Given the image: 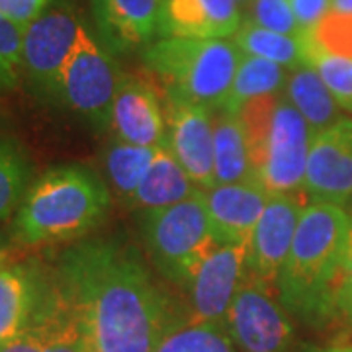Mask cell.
Masks as SVG:
<instances>
[{"mask_svg":"<svg viewBox=\"0 0 352 352\" xmlns=\"http://www.w3.org/2000/svg\"><path fill=\"white\" fill-rule=\"evenodd\" d=\"M76 309L92 352H157L175 314L135 247L90 239L61 254L51 272Z\"/></svg>","mask_w":352,"mask_h":352,"instance_id":"6da1fadb","label":"cell"},{"mask_svg":"<svg viewBox=\"0 0 352 352\" xmlns=\"http://www.w3.org/2000/svg\"><path fill=\"white\" fill-rule=\"evenodd\" d=\"M352 215L339 206L309 204L276 278L282 305L307 323L329 321L331 286L349 243Z\"/></svg>","mask_w":352,"mask_h":352,"instance_id":"7a4b0ae2","label":"cell"},{"mask_svg":"<svg viewBox=\"0 0 352 352\" xmlns=\"http://www.w3.org/2000/svg\"><path fill=\"white\" fill-rule=\"evenodd\" d=\"M110 206L102 178L80 164L51 168L28 188L12 227V239L41 247L76 239L100 223Z\"/></svg>","mask_w":352,"mask_h":352,"instance_id":"3957f363","label":"cell"},{"mask_svg":"<svg viewBox=\"0 0 352 352\" xmlns=\"http://www.w3.org/2000/svg\"><path fill=\"white\" fill-rule=\"evenodd\" d=\"M237 116L256 182L270 196H303L307 155L315 133L305 118L280 94L247 102Z\"/></svg>","mask_w":352,"mask_h":352,"instance_id":"277c9868","label":"cell"},{"mask_svg":"<svg viewBox=\"0 0 352 352\" xmlns=\"http://www.w3.org/2000/svg\"><path fill=\"white\" fill-rule=\"evenodd\" d=\"M243 51L227 39L161 38L143 50V63L166 94L208 110L223 106Z\"/></svg>","mask_w":352,"mask_h":352,"instance_id":"5b68a950","label":"cell"},{"mask_svg":"<svg viewBox=\"0 0 352 352\" xmlns=\"http://www.w3.org/2000/svg\"><path fill=\"white\" fill-rule=\"evenodd\" d=\"M143 235L155 266L168 280L186 286L217 247L204 190L175 206L147 212Z\"/></svg>","mask_w":352,"mask_h":352,"instance_id":"8992f818","label":"cell"},{"mask_svg":"<svg viewBox=\"0 0 352 352\" xmlns=\"http://www.w3.org/2000/svg\"><path fill=\"white\" fill-rule=\"evenodd\" d=\"M82 25L75 6L69 0H59L24 30L22 71L41 98L59 100L65 65Z\"/></svg>","mask_w":352,"mask_h":352,"instance_id":"52a82bcc","label":"cell"},{"mask_svg":"<svg viewBox=\"0 0 352 352\" xmlns=\"http://www.w3.org/2000/svg\"><path fill=\"white\" fill-rule=\"evenodd\" d=\"M120 73L110 51L98 43L87 25L80 28L76 45L61 76L59 100L90 120L98 129L112 126V108Z\"/></svg>","mask_w":352,"mask_h":352,"instance_id":"ba28073f","label":"cell"},{"mask_svg":"<svg viewBox=\"0 0 352 352\" xmlns=\"http://www.w3.org/2000/svg\"><path fill=\"white\" fill-rule=\"evenodd\" d=\"M227 331L243 352H288L294 331L270 286L245 276L227 314Z\"/></svg>","mask_w":352,"mask_h":352,"instance_id":"9c48e42d","label":"cell"},{"mask_svg":"<svg viewBox=\"0 0 352 352\" xmlns=\"http://www.w3.org/2000/svg\"><path fill=\"white\" fill-rule=\"evenodd\" d=\"M303 198L311 204L346 206L352 200V120L339 118L335 124L314 133Z\"/></svg>","mask_w":352,"mask_h":352,"instance_id":"30bf717a","label":"cell"},{"mask_svg":"<svg viewBox=\"0 0 352 352\" xmlns=\"http://www.w3.org/2000/svg\"><path fill=\"white\" fill-rule=\"evenodd\" d=\"M164 143L200 190L215 186L212 110L164 92Z\"/></svg>","mask_w":352,"mask_h":352,"instance_id":"8fae6325","label":"cell"},{"mask_svg":"<svg viewBox=\"0 0 352 352\" xmlns=\"http://www.w3.org/2000/svg\"><path fill=\"white\" fill-rule=\"evenodd\" d=\"M247 245H217L186 284L188 323L226 325L229 307L245 278Z\"/></svg>","mask_w":352,"mask_h":352,"instance_id":"7c38bea8","label":"cell"},{"mask_svg":"<svg viewBox=\"0 0 352 352\" xmlns=\"http://www.w3.org/2000/svg\"><path fill=\"white\" fill-rule=\"evenodd\" d=\"M112 127L120 141L159 147L166 139L164 90L155 76L120 75L112 108Z\"/></svg>","mask_w":352,"mask_h":352,"instance_id":"4fadbf2b","label":"cell"},{"mask_svg":"<svg viewBox=\"0 0 352 352\" xmlns=\"http://www.w3.org/2000/svg\"><path fill=\"white\" fill-rule=\"evenodd\" d=\"M303 214L302 196L274 194L247 243L245 276L263 284H276L278 272L288 256L296 227Z\"/></svg>","mask_w":352,"mask_h":352,"instance_id":"5bb4252c","label":"cell"},{"mask_svg":"<svg viewBox=\"0 0 352 352\" xmlns=\"http://www.w3.org/2000/svg\"><path fill=\"white\" fill-rule=\"evenodd\" d=\"M204 196L217 245H247L270 198L261 182L215 184Z\"/></svg>","mask_w":352,"mask_h":352,"instance_id":"9a60e30c","label":"cell"},{"mask_svg":"<svg viewBox=\"0 0 352 352\" xmlns=\"http://www.w3.org/2000/svg\"><path fill=\"white\" fill-rule=\"evenodd\" d=\"M241 22L237 0H163L159 36L223 39L233 36Z\"/></svg>","mask_w":352,"mask_h":352,"instance_id":"2e32d148","label":"cell"},{"mask_svg":"<svg viewBox=\"0 0 352 352\" xmlns=\"http://www.w3.org/2000/svg\"><path fill=\"white\" fill-rule=\"evenodd\" d=\"M96 30L104 47L126 53L147 47L159 36L163 0H90Z\"/></svg>","mask_w":352,"mask_h":352,"instance_id":"e0dca14e","label":"cell"},{"mask_svg":"<svg viewBox=\"0 0 352 352\" xmlns=\"http://www.w3.org/2000/svg\"><path fill=\"white\" fill-rule=\"evenodd\" d=\"M32 327L41 331L45 352H92L80 317L51 276L41 274V289Z\"/></svg>","mask_w":352,"mask_h":352,"instance_id":"ac0fdd59","label":"cell"},{"mask_svg":"<svg viewBox=\"0 0 352 352\" xmlns=\"http://www.w3.org/2000/svg\"><path fill=\"white\" fill-rule=\"evenodd\" d=\"M41 274L34 266H0V344L16 339L34 323Z\"/></svg>","mask_w":352,"mask_h":352,"instance_id":"d6986e66","label":"cell"},{"mask_svg":"<svg viewBox=\"0 0 352 352\" xmlns=\"http://www.w3.org/2000/svg\"><path fill=\"white\" fill-rule=\"evenodd\" d=\"M198 190L200 188L194 186L192 178L186 175L182 164L176 161L168 145L163 143L157 147L147 173L141 178L138 190L133 192L129 201L135 208L151 212L175 206L196 194Z\"/></svg>","mask_w":352,"mask_h":352,"instance_id":"ffe728a7","label":"cell"},{"mask_svg":"<svg viewBox=\"0 0 352 352\" xmlns=\"http://www.w3.org/2000/svg\"><path fill=\"white\" fill-rule=\"evenodd\" d=\"M214 116V170L215 184L256 182L252 173L247 141L237 113L217 108Z\"/></svg>","mask_w":352,"mask_h":352,"instance_id":"44dd1931","label":"cell"},{"mask_svg":"<svg viewBox=\"0 0 352 352\" xmlns=\"http://www.w3.org/2000/svg\"><path fill=\"white\" fill-rule=\"evenodd\" d=\"M286 98L302 113L315 133L339 120V104L333 98L327 85L309 65L294 69L286 82Z\"/></svg>","mask_w":352,"mask_h":352,"instance_id":"7402d4cb","label":"cell"},{"mask_svg":"<svg viewBox=\"0 0 352 352\" xmlns=\"http://www.w3.org/2000/svg\"><path fill=\"white\" fill-rule=\"evenodd\" d=\"M288 76L286 67L243 53L239 69L235 73L233 85L221 110L239 113L247 102L261 98V96L280 94V90L288 82Z\"/></svg>","mask_w":352,"mask_h":352,"instance_id":"603a6c76","label":"cell"},{"mask_svg":"<svg viewBox=\"0 0 352 352\" xmlns=\"http://www.w3.org/2000/svg\"><path fill=\"white\" fill-rule=\"evenodd\" d=\"M233 43L245 55L261 57L282 67L300 69L305 65V32L303 36H286L243 20L233 34Z\"/></svg>","mask_w":352,"mask_h":352,"instance_id":"cb8c5ba5","label":"cell"},{"mask_svg":"<svg viewBox=\"0 0 352 352\" xmlns=\"http://www.w3.org/2000/svg\"><path fill=\"white\" fill-rule=\"evenodd\" d=\"M155 151L157 147H141L126 141H116L106 149L104 155L106 170L112 180L113 190L122 198L129 200L133 196L141 178L145 176L151 164Z\"/></svg>","mask_w":352,"mask_h":352,"instance_id":"d4e9b609","label":"cell"},{"mask_svg":"<svg viewBox=\"0 0 352 352\" xmlns=\"http://www.w3.org/2000/svg\"><path fill=\"white\" fill-rule=\"evenodd\" d=\"M30 163L12 141L0 139V221L18 212L25 192L32 186Z\"/></svg>","mask_w":352,"mask_h":352,"instance_id":"484cf974","label":"cell"},{"mask_svg":"<svg viewBox=\"0 0 352 352\" xmlns=\"http://www.w3.org/2000/svg\"><path fill=\"white\" fill-rule=\"evenodd\" d=\"M305 65L317 71L340 108L352 112V59L321 51L305 34Z\"/></svg>","mask_w":352,"mask_h":352,"instance_id":"4316f807","label":"cell"},{"mask_svg":"<svg viewBox=\"0 0 352 352\" xmlns=\"http://www.w3.org/2000/svg\"><path fill=\"white\" fill-rule=\"evenodd\" d=\"M157 352H233V346L223 325L188 323L173 329Z\"/></svg>","mask_w":352,"mask_h":352,"instance_id":"83f0119b","label":"cell"},{"mask_svg":"<svg viewBox=\"0 0 352 352\" xmlns=\"http://www.w3.org/2000/svg\"><path fill=\"white\" fill-rule=\"evenodd\" d=\"M305 34L321 51L352 59V14L331 10Z\"/></svg>","mask_w":352,"mask_h":352,"instance_id":"f1b7e54d","label":"cell"},{"mask_svg":"<svg viewBox=\"0 0 352 352\" xmlns=\"http://www.w3.org/2000/svg\"><path fill=\"white\" fill-rule=\"evenodd\" d=\"M247 22L286 36H303L302 28L292 12L289 0H249Z\"/></svg>","mask_w":352,"mask_h":352,"instance_id":"f546056e","label":"cell"},{"mask_svg":"<svg viewBox=\"0 0 352 352\" xmlns=\"http://www.w3.org/2000/svg\"><path fill=\"white\" fill-rule=\"evenodd\" d=\"M24 28L14 24L0 14V88H10L18 82L22 69Z\"/></svg>","mask_w":352,"mask_h":352,"instance_id":"4dcf8cb0","label":"cell"},{"mask_svg":"<svg viewBox=\"0 0 352 352\" xmlns=\"http://www.w3.org/2000/svg\"><path fill=\"white\" fill-rule=\"evenodd\" d=\"M329 319L352 331V229L349 243L339 264L337 276L331 286V311Z\"/></svg>","mask_w":352,"mask_h":352,"instance_id":"1f68e13d","label":"cell"},{"mask_svg":"<svg viewBox=\"0 0 352 352\" xmlns=\"http://www.w3.org/2000/svg\"><path fill=\"white\" fill-rule=\"evenodd\" d=\"M51 0H0V14L20 28H28L47 8Z\"/></svg>","mask_w":352,"mask_h":352,"instance_id":"d6a6232c","label":"cell"},{"mask_svg":"<svg viewBox=\"0 0 352 352\" xmlns=\"http://www.w3.org/2000/svg\"><path fill=\"white\" fill-rule=\"evenodd\" d=\"M289 6L302 32H309L325 14L331 12L333 0H289Z\"/></svg>","mask_w":352,"mask_h":352,"instance_id":"836d02e7","label":"cell"},{"mask_svg":"<svg viewBox=\"0 0 352 352\" xmlns=\"http://www.w3.org/2000/svg\"><path fill=\"white\" fill-rule=\"evenodd\" d=\"M0 352H45L43 335L38 327H30L16 339L2 342Z\"/></svg>","mask_w":352,"mask_h":352,"instance_id":"e575fe53","label":"cell"},{"mask_svg":"<svg viewBox=\"0 0 352 352\" xmlns=\"http://www.w3.org/2000/svg\"><path fill=\"white\" fill-rule=\"evenodd\" d=\"M12 241L8 235L0 233V266L6 264L10 261V254H12Z\"/></svg>","mask_w":352,"mask_h":352,"instance_id":"d590c367","label":"cell"},{"mask_svg":"<svg viewBox=\"0 0 352 352\" xmlns=\"http://www.w3.org/2000/svg\"><path fill=\"white\" fill-rule=\"evenodd\" d=\"M335 12L352 14V0H333V8Z\"/></svg>","mask_w":352,"mask_h":352,"instance_id":"8d00e7d4","label":"cell"},{"mask_svg":"<svg viewBox=\"0 0 352 352\" xmlns=\"http://www.w3.org/2000/svg\"><path fill=\"white\" fill-rule=\"evenodd\" d=\"M303 352H352V346H331V349H305Z\"/></svg>","mask_w":352,"mask_h":352,"instance_id":"74e56055","label":"cell"},{"mask_svg":"<svg viewBox=\"0 0 352 352\" xmlns=\"http://www.w3.org/2000/svg\"><path fill=\"white\" fill-rule=\"evenodd\" d=\"M237 2H243V4H247V2H249V0H237Z\"/></svg>","mask_w":352,"mask_h":352,"instance_id":"f35d334b","label":"cell"}]
</instances>
